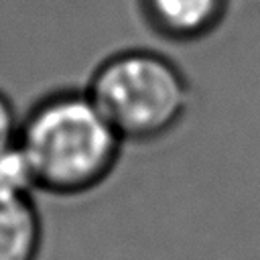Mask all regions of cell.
<instances>
[{"label": "cell", "instance_id": "obj_1", "mask_svg": "<svg viewBox=\"0 0 260 260\" xmlns=\"http://www.w3.org/2000/svg\"><path fill=\"white\" fill-rule=\"evenodd\" d=\"M124 140L85 89L65 87L39 98L22 116L16 146L37 193L81 197L116 171Z\"/></svg>", "mask_w": 260, "mask_h": 260}, {"label": "cell", "instance_id": "obj_2", "mask_svg": "<svg viewBox=\"0 0 260 260\" xmlns=\"http://www.w3.org/2000/svg\"><path fill=\"white\" fill-rule=\"evenodd\" d=\"M83 89L126 144H146L171 134L193 98L185 71L165 53L144 47L102 59Z\"/></svg>", "mask_w": 260, "mask_h": 260}, {"label": "cell", "instance_id": "obj_3", "mask_svg": "<svg viewBox=\"0 0 260 260\" xmlns=\"http://www.w3.org/2000/svg\"><path fill=\"white\" fill-rule=\"evenodd\" d=\"M136 6L152 35L187 45L207 39L221 26L230 0H136Z\"/></svg>", "mask_w": 260, "mask_h": 260}, {"label": "cell", "instance_id": "obj_4", "mask_svg": "<svg viewBox=\"0 0 260 260\" xmlns=\"http://www.w3.org/2000/svg\"><path fill=\"white\" fill-rule=\"evenodd\" d=\"M43 240L35 193L0 185V260H39Z\"/></svg>", "mask_w": 260, "mask_h": 260}, {"label": "cell", "instance_id": "obj_5", "mask_svg": "<svg viewBox=\"0 0 260 260\" xmlns=\"http://www.w3.org/2000/svg\"><path fill=\"white\" fill-rule=\"evenodd\" d=\"M20 116L14 110L12 100L0 89V156L6 154L18 138Z\"/></svg>", "mask_w": 260, "mask_h": 260}]
</instances>
